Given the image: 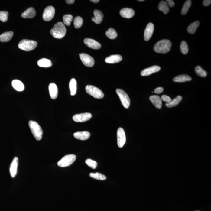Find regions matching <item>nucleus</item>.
<instances>
[{
	"instance_id": "nucleus-1",
	"label": "nucleus",
	"mask_w": 211,
	"mask_h": 211,
	"mask_svg": "<svg viewBox=\"0 0 211 211\" xmlns=\"http://www.w3.org/2000/svg\"><path fill=\"white\" fill-rule=\"evenodd\" d=\"M172 43L169 40H161L155 44L154 50L157 53H166L170 50Z\"/></svg>"
},
{
	"instance_id": "nucleus-2",
	"label": "nucleus",
	"mask_w": 211,
	"mask_h": 211,
	"mask_svg": "<svg viewBox=\"0 0 211 211\" xmlns=\"http://www.w3.org/2000/svg\"><path fill=\"white\" fill-rule=\"evenodd\" d=\"M66 33L65 25L61 22L57 23L50 31V34L53 37L57 39L63 38Z\"/></svg>"
},
{
	"instance_id": "nucleus-3",
	"label": "nucleus",
	"mask_w": 211,
	"mask_h": 211,
	"mask_svg": "<svg viewBox=\"0 0 211 211\" xmlns=\"http://www.w3.org/2000/svg\"><path fill=\"white\" fill-rule=\"evenodd\" d=\"M29 128L32 134L37 141H41L42 138L43 132L41 126L37 122L30 121L29 122Z\"/></svg>"
},
{
	"instance_id": "nucleus-4",
	"label": "nucleus",
	"mask_w": 211,
	"mask_h": 211,
	"mask_svg": "<svg viewBox=\"0 0 211 211\" xmlns=\"http://www.w3.org/2000/svg\"><path fill=\"white\" fill-rule=\"evenodd\" d=\"M37 42L35 41L24 39L19 43L18 47L24 51H31L37 47Z\"/></svg>"
},
{
	"instance_id": "nucleus-5",
	"label": "nucleus",
	"mask_w": 211,
	"mask_h": 211,
	"mask_svg": "<svg viewBox=\"0 0 211 211\" xmlns=\"http://www.w3.org/2000/svg\"><path fill=\"white\" fill-rule=\"evenodd\" d=\"M85 90L87 93L93 96L94 98L101 99L103 98L104 97V93L102 91L98 88L93 85H87L85 87Z\"/></svg>"
},
{
	"instance_id": "nucleus-6",
	"label": "nucleus",
	"mask_w": 211,
	"mask_h": 211,
	"mask_svg": "<svg viewBox=\"0 0 211 211\" xmlns=\"http://www.w3.org/2000/svg\"><path fill=\"white\" fill-rule=\"evenodd\" d=\"M116 92L119 97L122 105L125 109H128L130 105V99L128 95L121 89H116Z\"/></svg>"
},
{
	"instance_id": "nucleus-7",
	"label": "nucleus",
	"mask_w": 211,
	"mask_h": 211,
	"mask_svg": "<svg viewBox=\"0 0 211 211\" xmlns=\"http://www.w3.org/2000/svg\"><path fill=\"white\" fill-rule=\"evenodd\" d=\"M76 157L74 154L67 155L58 161V166L62 167L70 166L75 161Z\"/></svg>"
},
{
	"instance_id": "nucleus-8",
	"label": "nucleus",
	"mask_w": 211,
	"mask_h": 211,
	"mask_svg": "<svg viewBox=\"0 0 211 211\" xmlns=\"http://www.w3.org/2000/svg\"><path fill=\"white\" fill-rule=\"evenodd\" d=\"M55 13V10L53 6H49L45 8L42 16L44 21L47 22L51 21L54 17Z\"/></svg>"
},
{
	"instance_id": "nucleus-9",
	"label": "nucleus",
	"mask_w": 211,
	"mask_h": 211,
	"mask_svg": "<svg viewBox=\"0 0 211 211\" xmlns=\"http://www.w3.org/2000/svg\"><path fill=\"white\" fill-rule=\"evenodd\" d=\"M80 59L85 66L88 67H92L95 63L94 59L93 57L85 53H81L80 54Z\"/></svg>"
},
{
	"instance_id": "nucleus-10",
	"label": "nucleus",
	"mask_w": 211,
	"mask_h": 211,
	"mask_svg": "<svg viewBox=\"0 0 211 211\" xmlns=\"http://www.w3.org/2000/svg\"><path fill=\"white\" fill-rule=\"evenodd\" d=\"M117 145L119 148H122L125 145L126 141V137L123 129L119 128L117 131Z\"/></svg>"
},
{
	"instance_id": "nucleus-11",
	"label": "nucleus",
	"mask_w": 211,
	"mask_h": 211,
	"mask_svg": "<svg viewBox=\"0 0 211 211\" xmlns=\"http://www.w3.org/2000/svg\"><path fill=\"white\" fill-rule=\"evenodd\" d=\"M92 114L90 113H84L75 115L73 120L76 122H82L89 121L92 118Z\"/></svg>"
},
{
	"instance_id": "nucleus-12",
	"label": "nucleus",
	"mask_w": 211,
	"mask_h": 211,
	"mask_svg": "<svg viewBox=\"0 0 211 211\" xmlns=\"http://www.w3.org/2000/svg\"><path fill=\"white\" fill-rule=\"evenodd\" d=\"M160 69L161 68L160 67L157 65H154L144 69L141 72V75L142 76H146L150 75L153 73L159 71Z\"/></svg>"
},
{
	"instance_id": "nucleus-13",
	"label": "nucleus",
	"mask_w": 211,
	"mask_h": 211,
	"mask_svg": "<svg viewBox=\"0 0 211 211\" xmlns=\"http://www.w3.org/2000/svg\"><path fill=\"white\" fill-rule=\"evenodd\" d=\"M154 29V26L152 23H149L147 25L144 34V39L145 41H148L150 39L153 35Z\"/></svg>"
},
{
	"instance_id": "nucleus-14",
	"label": "nucleus",
	"mask_w": 211,
	"mask_h": 211,
	"mask_svg": "<svg viewBox=\"0 0 211 211\" xmlns=\"http://www.w3.org/2000/svg\"><path fill=\"white\" fill-rule=\"evenodd\" d=\"M84 43L88 47L94 49H99L101 47V44L90 38H85L84 41Z\"/></svg>"
},
{
	"instance_id": "nucleus-15",
	"label": "nucleus",
	"mask_w": 211,
	"mask_h": 211,
	"mask_svg": "<svg viewBox=\"0 0 211 211\" xmlns=\"http://www.w3.org/2000/svg\"><path fill=\"white\" fill-rule=\"evenodd\" d=\"M134 10L129 8H124L120 11V14L122 17L126 18H130L134 16Z\"/></svg>"
},
{
	"instance_id": "nucleus-16",
	"label": "nucleus",
	"mask_w": 211,
	"mask_h": 211,
	"mask_svg": "<svg viewBox=\"0 0 211 211\" xmlns=\"http://www.w3.org/2000/svg\"><path fill=\"white\" fill-rule=\"evenodd\" d=\"M49 94L52 99H55L58 97V89L56 84L50 83L49 86Z\"/></svg>"
},
{
	"instance_id": "nucleus-17",
	"label": "nucleus",
	"mask_w": 211,
	"mask_h": 211,
	"mask_svg": "<svg viewBox=\"0 0 211 211\" xmlns=\"http://www.w3.org/2000/svg\"><path fill=\"white\" fill-rule=\"evenodd\" d=\"M149 100L157 109H161L162 107V100L159 96L153 95L149 97Z\"/></svg>"
},
{
	"instance_id": "nucleus-18",
	"label": "nucleus",
	"mask_w": 211,
	"mask_h": 211,
	"mask_svg": "<svg viewBox=\"0 0 211 211\" xmlns=\"http://www.w3.org/2000/svg\"><path fill=\"white\" fill-rule=\"evenodd\" d=\"M122 59V57L120 55H112L106 58L105 61L106 63L113 64L119 62Z\"/></svg>"
},
{
	"instance_id": "nucleus-19",
	"label": "nucleus",
	"mask_w": 211,
	"mask_h": 211,
	"mask_svg": "<svg viewBox=\"0 0 211 211\" xmlns=\"http://www.w3.org/2000/svg\"><path fill=\"white\" fill-rule=\"evenodd\" d=\"M94 17L92 18V21L96 24H99L102 22L103 14L101 11L96 10L93 11Z\"/></svg>"
},
{
	"instance_id": "nucleus-20",
	"label": "nucleus",
	"mask_w": 211,
	"mask_h": 211,
	"mask_svg": "<svg viewBox=\"0 0 211 211\" xmlns=\"http://www.w3.org/2000/svg\"><path fill=\"white\" fill-rule=\"evenodd\" d=\"M18 159L17 157H15L11 165L10 172L11 175L12 177H15L17 173L18 167Z\"/></svg>"
},
{
	"instance_id": "nucleus-21",
	"label": "nucleus",
	"mask_w": 211,
	"mask_h": 211,
	"mask_svg": "<svg viewBox=\"0 0 211 211\" xmlns=\"http://www.w3.org/2000/svg\"><path fill=\"white\" fill-rule=\"evenodd\" d=\"M74 136L77 139L85 141L90 138V134L89 132L86 131L77 132L74 133Z\"/></svg>"
},
{
	"instance_id": "nucleus-22",
	"label": "nucleus",
	"mask_w": 211,
	"mask_h": 211,
	"mask_svg": "<svg viewBox=\"0 0 211 211\" xmlns=\"http://www.w3.org/2000/svg\"><path fill=\"white\" fill-rule=\"evenodd\" d=\"M36 12L34 8H29L22 14V17L25 18H32L35 17Z\"/></svg>"
},
{
	"instance_id": "nucleus-23",
	"label": "nucleus",
	"mask_w": 211,
	"mask_h": 211,
	"mask_svg": "<svg viewBox=\"0 0 211 211\" xmlns=\"http://www.w3.org/2000/svg\"><path fill=\"white\" fill-rule=\"evenodd\" d=\"M12 86L18 92L23 91L24 90V85L22 81L19 80H13L12 82Z\"/></svg>"
},
{
	"instance_id": "nucleus-24",
	"label": "nucleus",
	"mask_w": 211,
	"mask_h": 211,
	"mask_svg": "<svg viewBox=\"0 0 211 211\" xmlns=\"http://www.w3.org/2000/svg\"><path fill=\"white\" fill-rule=\"evenodd\" d=\"M192 78L187 75L183 74L177 76L173 79L175 82H185L191 81Z\"/></svg>"
},
{
	"instance_id": "nucleus-25",
	"label": "nucleus",
	"mask_w": 211,
	"mask_h": 211,
	"mask_svg": "<svg viewBox=\"0 0 211 211\" xmlns=\"http://www.w3.org/2000/svg\"><path fill=\"white\" fill-rule=\"evenodd\" d=\"M13 33L12 31L5 32L0 35V41L1 42H7L12 38Z\"/></svg>"
},
{
	"instance_id": "nucleus-26",
	"label": "nucleus",
	"mask_w": 211,
	"mask_h": 211,
	"mask_svg": "<svg viewBox=\"0 0 211 211\" xmlns=\"http://www.w3.org/2000/svg\"><path fill=\"white\" fill-rule=\"evenodd\" d=\"M182 100V97L181 96H178L173 100H171L170 102H167L165 106L168 108L173 107L176 106L180 103Z\"/></svg>"
},
{
	"instance_id": "nucleus-27",
	"label": "nucleus",
	"mask_w": 211,
	"mask_h": 211,
	"mask_svg": "<svg viewBox=\"0 0 211 211\" xmlns=\"http://www.w3.org/2000/svg\"><path fill=\"white\" fill-rule=\"evenodd\" d=\"M37 64L40 67H49L52 66V63L50 60L46 58H42L39 60Z\"/></svg>"
},
{
	"instance_id": "nucleus-28",
	"label": "nucleus",
	"mask_w": 211,
	"mask_h": 211,
	"mask_svg": "<svg viewBox=\"0 0 211 211\" xmlns=\"http://www.w3.org/2000/svg\"><path fill=\"white\" fill-rule=\"evenodd\" d=\"M69 85L71 95L74 96L76 93L77 90V82L75 79L72 78L71 79Z\"/></svg>"
},
{
	"instance_id": "nucleus-29",
	"label": "nucleus",
	"mask_w": 211,
	"mask_h": 211,
	"mask_svg": "<svg viewBox=\"0 0 211 211\" xmlns=\"http://www.w3.org/2000/svg\"><path fill=\"white\" fill-rule=\"evenodd\" d=\"M200 22L197 21L195 22L192 23L188 27L187 30L190 34H193L195 33L196 30L200 25Z\"/></svg>"
},
{
	"instance_id": "nucleus-30",
	"label": "nucleus",
	"mask_w": 211,
	"mask_h": 211,
	"mask_svg": "<svg viewBox=\"0 0 211 211\" xmlns=\"http://www.w3.org/2000/svg\"><path fill=\"white\" fill-rule=\"evenodd\" d=\"M158 9L160 11H162L164 14H166L169 13V8L166 2L162 1L158 5Z\"/></svg>"
},
{
	"instance_id": "nucleus-31",
	"label": "nucleus",
	"mask_w": 211,
	"mask_h": 211,
	"mask_svg": "<svg viewBox=\"0 0 211 211\" xmlns=\"http://www.w3.org/2000/svg\"><path fill=\"white\" fill-rule=\"evenodd\" d=\"M106 35L110 39H114L117 37V33L114 29L110 28L106 32Z\"/></svg>"
},
{
	"instance_id": "nucleus-32",
	"label": "nucleus",
	"mask_w": 211,
	"mask_h": 211,
	"mask_svg": "<svg viewBox=\"0 0 211 211\" xmlns=\"http://www.w3.org/2000/svg\"><path fill=\"white\" fill-rule=\"evenodd\" d=\"M192 1L190 0H187L186 1L183 6L182 10L181 11V14L182 15H185L188 12L189 8L191 6Z\"/></svg>"
},
{
	"instance_id": "nucleus-33",
	"label": "nucleus",
	"mask_w": 211,
	"mask_h": 211,
	"mask_svg": "<svg viewBox=\"0 0 211 211\" xmlns=\"http://www.w3.org/2000/svg\"><path fill=\"white\" fill-rule=\"evenodd\" d=\"M195 72L196 74L200 77H205L206 76L207 72L202 69V68L200 66H197L195 68Z\"/></svg>"
},
{
	"instance_id": "nucleus-34",
	"label": "nucleus",
	"mask_w": 211,
	"mask_h": 211,
	"mask_svg": "<svg viewBox=\"0 0 211 211\" xmlns=\"http://www.w3.org/2000/svg\"><path fill=\"white\" fill-rule=\"evenodd\" d=\"M89 176L92 178L99 180H105L106 179V177L104 175L98 173H90Z\"/></svg>"
},
{
	"instance_id": "nucleus-35",
	"label": "nucleus",
	"mask_w": 211,
	"mask_h": 211,
	"mask_svg": "<svg viewBox=\"0 0 211 211\" xmlns=\"http://www.w3.org/2000/svg\"><path fill=\"white\" fill-rule=\"evenodd\" d=\"M83 24V20L80 17H76L74 19V25L76 28L78 29L81 28Z\"/></svg>"
},
{
	"instance_id": "nucleus-36",
	"label": "nucleus",
	"mask_w": 211,
	"mask_h": 211,
	"mask_svg": "<svg viewBox=\"0 0 211 211\" xmlns=\"http://www.w3.org/2000/svg\"><path fill=\"white\" fill-rule=\"evenodd\" d=\"M180 49L181 53L183 54H186L189 51V47L187 43L185 41L181 42L180 45Z\"/></svg>"
},
{
	"instance_id": "nucleus-37",
	"label": "nucleus",
	"mask_w": 211,
	"mask_h": 211,
	"mask_svg": "<svg viewBox=\"0 0 211 211\" xmlns=\"http://www.w3.org/2000/svg\"><path fill=\"white\" fill-rule=\"evenodd\" d=\"M63 19L64 24L66 26H69L71 24V22L73 21V16L71 15H65L63 16Z\"/></svg>"
},
{
	"instance_id": "nucleus-38",
	"label": "nucleus",
	"mask_w": 211,
	"mask_h": 211,
	"mask_svg": "<svg viewBox=\"0 0 211 211\" xmlns=\"http://www.w3.org/2000/svg\"><path fill=\"white\" fill-rule=\"evenodd\" d=\"M85 163L88 166L90 167L93 169H96L97 166V162L94 160L90 159H87L85 160Z\"/></svg>"
},
{
	"instance_id": "nucleus-39",
	"label": "nucleus",
	"mask_w": 211,
	"mask_h": 211,
	"mask_svg": "<svg viewBox=\"0 0 211 211\" xmlns=\"http://www.w3.org/2000/svg\"><path fill=\"white\" fill-rule=\"evenodd\" d=\"M8 13L6 11H0V20L2 22H6L8 19Z\"/></svg>"
},
{
	"instance_id": "nucleus-40",
	"label": "nucleus",
	"mask_w": 211,
	"mask_h": 211,
	"mask_svg": "<svg viewBox=\"0 0 211 211\" xmlns=\"http://www.w3.org/2000/svg\"><path fill=\"white\" fill-rule=\"evenodd\" d=\"M161 99L164 102H170L171 101V99L169 96L165 95L161 96Z\"/></svg>"
},
{
	"instance_id": "nucleus-41",
	"label": "nucleus",
	"mask_w": 211,
	"mask_h": 211,
	"mask_svg": "<svg viewBox=\"0 0 211 211\" xmlns=\"http://www.w3.org/2000/svg\"><path fill=\"white\" fill-rule=\"evenodd\" d=\"M163 91V88L160 87L157 88V89H155L154 92L155 93H157V94H160V93H162Z\"/></svg>"
},
{
	"instance_id": "nucleus-42",
	"label": "nucleus",
	"mask_w": 211,
	"mask_h": 211,
	"mask_svg": "<svg viewBox=\"0 0 211 211\" xmlns=\"http://www.w3.org/2000/svg\"><path fill=\"white\" fill-rule=\"evenodd\" d=\"M166 2L168 3V5L170 7H173L175 5L174 2L173 0H167Z\"/></svg>"
},
{
	"instance_id": "nucleus-43",
	"label": "nucleus",
	"mask_w": 211,
	"mask_h": 211,
	"mask_svg": "<svg viewBox=\"0 0 211 211\" xmlns=\"http://www.w3.org/2000/svg\"><path fill=\"white\" fill-rule=\"evenodd\" d=\"M211 4V0H204L203 1V4L205 6H209Z\"/></svg>"
},
{
	"instance_id": "nucleus-44",
	"label": "nucleus",
	"mask_w": 211,
	"mask_h": 211,
	"mask_svg": "<svg viewBox=\"0 0 211 211\" xmlns=\"http://www.w3.org/2000/svg\"><path fill=\"white\" fill-rule=\"evenodd\" d=\"M75 1L74 0H67L66 2L68 4H73L74 3Z\"/></svg>"
},
{
	"instance_id": "nucleus-45",
	"label": "nucleus",
	"mask_w": 211,
	"mask_h": 211,
	"mask_svg": "<svg viewBox=\"0 0 211 211\" xmlns=\"http://www.w3.org/2000/svg\"><path fill=\"white\" fill-rule=\"evenodd\" d=\"M90 1L95 3H97L99 1V0H91Z\"/></svg>"
},
{
	"instance_id": "nucleus-46",
	"label": "nucleus",
	"mask_w": 211,
	"mask_h": 211,
	"mask_svg": "<svg viewBox=\"0 0 211 211\" xmlns=\"http://www.w3.org/2000/svg\"><path fill=\"white\" fill-rule=\"evenodd\" d=\"M138 1H141H141H144V0H138Z\"/></svg>"
},
{
	"instance_id": "nucleus-47",
	"label": "nucleus",
	"mask_w": 211,
	"mask_h": 211,
	"mask_svg": "<svg viewBox=\"0 0 211 211\" xmlns=\"http://www.w3.org/2000/svg\"></svg>"
}]
</instances>
